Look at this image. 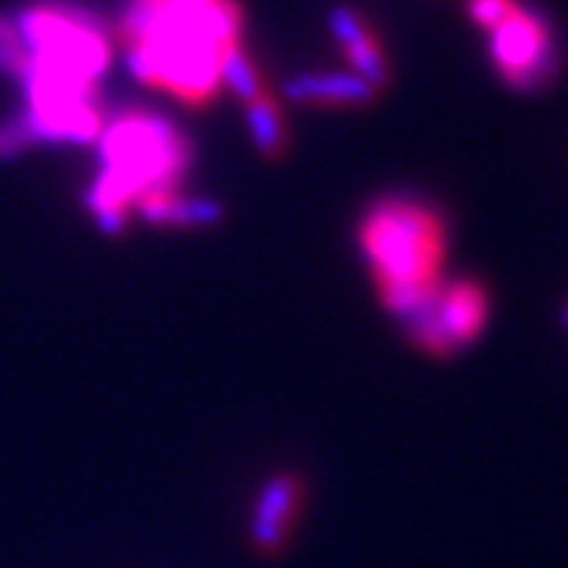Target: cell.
<instances>
[{"mask_svg":"<svg viewBox=\"0 0 568 568\" xmlns=\"http://www.w3.org/2000/svg\"><path fill=\"white\" fill-rule=\"evenodd\" d=\"M118 39L136 80L203 104L219 89L222 54L241 44V7L234 0H130Z\"/></svg>","mask_w":568,"mask_h":568,"instance_id":"1","label":"cell"},{"mask_svg":"<svg viewBox=\"0 0 568 568\" xmlns=\"http://www.w3.org/2000/svg\"><path fill=\"white\" fill-rule=\"evenodd\" d=\"M361 246L379 301L398 320H417L443 291L446 224L433 205L383 200L364 215Z\"/></svg>","mask_w":568,"mask_h":568,"instance_id":"2","label":"cell"},{"mask_svg":"<svg viewBox=\"0 0 568 568\" xmlns=\"http://www.w3.org/2000/svg\"><path fill=\"white\" fill-rule=\"evenodd\" d=\"M102 159V174L85 200L102 231L121 234L133 205L159 193H178L190 168V142L155 114H123L104 130Z\"/></svg>","mask_w":568,"mask_h":568,"instance_id":"3","label":"cell"},{"mask_svg":"<svg viewBox=\"0 0 568 568\" xmlns=\"http://www.w3.org/2000/svg\"><path fill=\"white\" fill-rule=\"evenodd\" d=\"M493 67L511 89H540L556 73V51L547 22L525 7H518L503 26L489 32Z\"/></svg>","mask_w":568,"mask_h":568,"instance_id":"4","label":"cell"},{"mask_svg":"<svg viewBox=\"0 0 568 568\" xmlns=\"http://www.w3.org/2000/svg\"><path fill=\"white\" fill-rule=\"evenodd\" d=\"M301 506H304V484L297 474L282 470L265 480L256 508H253V525H250L253 544L263 556L282 552L284 544L291 540V530L297 525Z\"/></svg>","mask_w":568,"mask_h":568,"instance_id":"5","label":"cell"},{"mask_svg":"<svg viewBox=\"0 0 568 568\" xmlns=\"http://www.w3.org/2000/svg\"><path fill=\"white\" fill-rule=\"evenodd\" d=\"M436 325L443 328L452 351L470 345L489 320V297L477 282L443 284L439 297L429 306Z\"/></svg>","mask_w":568,"mask_h":568,"instance_id":"6","label":"cell"},{"mask_svg":"<svg viewBox=\"0 0 568 568\" xmlns=\"http://www.w3.org/2000/svg\"><path fill=\"white\" fill-rule=\"evenodd\" d=\"M284 95L297 104H335V108H364L379 99V92L354 73H304L284 85Z\"/></svg>","mask_w":568,"mask_h":568,"instance_id":"7","label":"cell"},{"mask_svg":"<svg viewBox=\"0 0 568 568\" xmlns=\"http://www.w3.org/2000/svg\"><path fill=\"white\" fill-rule=\"evenodd\" d=\"M149 224L164 227H212L222 222V203L203 196H181V193H159L136 205Z\"/></svg>","mask_w":568,"mask_h":568,"instance_id":"8","label":"cell"},{"mask_svg":"<svg viewBox=\"0 0 568 568\" xmlns=\"http://www.w3.org/2000/svg\"><path fill=\"white\" fill-rule=\"evenodd\" d=\"M246 123H250V136L256 142L260 155L265 159H278L287 149V130H284L282 108L275 102V95L263 92L260 99L246 102Z\"/></svg>","mask_w":568,"mask_h":568,"instance_id":"9","label":"cell"},{"mask_svg":"<svg viewBox=\"0 0 568 568\" xmlns=\"http://www.w3.org/2000/svg\"><path fill=\"white\" fill-rule=\"evenodd\" d=\"M219 82H224L241 102H253L265 92L260 67L253 63V58L244 51V44H234L222 54V67H219Z\"/></svg>","mask_w":568,"mask_h":568,"instance_id":"10","label":"cell"},{"mask_svg":"<svg viewBox=\"0 0 568 568\" xmlns=\"http://www.w3.org/2000/svg\"><path fill=\"white\" fill-rule=\"evenodd\" d=\"M345 51L347 63H351V73L354 77H361L364 82H369L376 92H383L388 85V77H392V67L386 61V51H383V44L379 39L373 36V29L366 32L364 39L351 41Z\"/></svg>","mask_w":568,"mask_h":568,"instance_id":"11","label":"cell"},{"mask_svg":"<svg viewBox=\"0 0 568 568\" xmlns=\"http://www.w3.org/2000/svg\"><path fill=\"white\" fill-rule=\"evenodd\" d=\"M0 70L10 77H22L26 70V44L10 17H0Z\"/></svg>","mask_w":568,"mask_h":568,"instance_id":"12","label":"cell"},{"mask_svg":"<svg viewBox=\"0 0 568 568\" xmlns=\"http://www.w3.org/2000/svg\"><path fill=\"white\" fill-rule=\"evenodd\" d=\"M518 7H521L518 0H470V3H467V17L477 22L480 29L493 32V29L503 26Z\"/></svg>","mask_w":568,"mask_h":568,"instance_id":"13","label":"cell"},{"mask_svg":"<svg viewBox=\"0 0 568 568\" xmlns=\"http://www.w3.org/2000/svg\"><path fill=\"white\" fill-rule=\"evenodd\" d=\"M328 29H332V36L335 41L347 48L351 41L364 39L366 32H369V26L366 20L357 13V10H351V7H335L332 13H328Z\"/></svg>","mask_w":568,"mask_h":568,"instance_id":"14","label":"cell"},{"mask_svg":"<svg viewBox=\"0 0 568 568\" xmlns=\"http://www.w3.org/2000/svg\"><path fill=\"white\" fill-rule=\"evenodd\" d=\"M566 323H568V304H566Z\"/></svg>","mask_w":568,"mask_h":568,"instance_id":"15","label":"cell"}]
</instances>
